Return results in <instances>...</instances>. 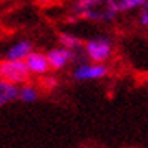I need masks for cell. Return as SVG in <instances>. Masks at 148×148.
<instances>
[{"instance_id":"cell-12","label":"cell","mask_w":148,"mask_h":148,"mask_svg":"<svg viewBox=\"0 0 148 148\" xmlns=\"http://www.w3.org/2000/svg\"><path fill=\"white\" fill-rule=\"evenodd\" d=\"M42 85L47 88V90H52L58 85V80L55 78V77H48V75H43V78H42Z\"/></svg>"},{"instance_id":"cell-7","label":"cell","mask_w":148,"mask_h":148,"mask_svg":"<svg viewBox=\"0 0 148 148\" xmlns=\"http://www.w3.org/2000/svg\"><path fill=\"white\" fill-rule=\"evenodd\" d=\"M34 50V45H32V42L28 40H20L14 43L12 47L7 50V53H5V58L8 60H17V62H23L27 58V55L30 53Z\"/></svg>"},{"instance_id":"cell-10","label":"cell","mask_w":148,"mask_h":148,"mask_svg":"<svg viewBox=\"0 0 148 148\" xmlns=\"http://www.w3.org/2000/svg\"><path fill=\"white\" fill-rule=\"evenodd\" d=\"M38 88L35 85H28V83H23L18 87V98L17 100L23 101V103H34V101L38 100Z\"/></svg>"},{"instance_id":"cell-9","label":"cell","mask_w":148,"mask_h":148,"mask_svg":"<svg viewBox=\"0 0 148 148\" xmlns=\"http://www.w3.org/2000/svg\"><path fill=\"white\" fill-rule=\"evenodd\" d=\"M58 42H60L62 47L68 48V50H72V52H82V48H83V42L80 40V37H77L73 34H60L58 35Z\"/></svg>"},{"instance_id":"cell-5","label":"cell","mask_w":148,"mask_h":148,"mask_svg":"<svg viewBox=\"0 0 148 148\" xmlns=\"http://www.w3.org/2000/svg\"><path fill=\"white\" fill-rule=\"evenodd\" d=\"M45 55H47L48 63H50V70H55V72L63 70L67 65L77 60V52H72V50L62 47V45L50 48Z\"/></svg>"},{"instance_id":"cell-1","label":"cell","mask_w":148,"mask_h":148,"mask_svg":"<svg viewBox=\"0 0 148 148\" xmlns=\"http://www.w3.org/2000/svg\"><path fill=\"white\" fill-rule=\"evenodd\" d=\"M72 14L77 18L92 22H113L118 15L116 0H75Z\"/></svg>"},{"instance_id":"cell-8","label":"cell","mask_w":148,"mask_h":148,"mask_svg":"<svg viewBox=\"0 0 148 148\" xmlns=\"http://www.w3.org/2000/svg\"><path fill=\"white\" fill-rule=\"evenodd\" d=\"M18 98V87L0 78V107H5Z\"/></svg>"},{"instance_id":"cell-4","label":"cell","mask_w":148,"mask_h":148,"mask_svg":"<svg viewBox=\"0 0 148 148\" xmlns=\"http://www.w3.org/2000/svg\"><path fill=\"white\" fill-rule=\"evenodd\" d=\"M108 75V67L105 63L93 62H80L72 72V78L75 82H97Z\"/></svg>"},{"instance_id":"cell-13","label":"cell","mask_w":148,"mask_h":148,"mask_svg":"<svg viewBox=\"0 0 148 148\" xmlns=\"http://www.w3.org/2000/svg\"><path fill=\"white\" fill-rule=\"evenodd\" d=\"M138 25L140 27H148V7L141 8L140 15H138Z\"/></svg>"},{"instance_id":"cell-6","label":"cell","mask_w":148,"mask_h":148,"mask_svg":"<svg viewBox=\"0 0 148 148\" xmlns=\"http://www.w3.org/2000/svg\"><path fill=\"white\" fill-rule=\"evenodd\" d=\"M23 62H25V65H27L30 75L43 77V75H47L48 72H50V63H48L47 55L42 53V52H35V50H32Z\"/></svg>"},{"instance_id":"cell-11","label":"cell","mask_w":148,"mask_h":148,"mask_svg":"<svg viewBox=\"0 0 148 148\" xmlns=\"http://www.w3.org/2000/svg\"><path fill=\"white\" fill-rule=\"evenodd\" d=\"M118 12H132L148 7V0H116Z\"/></svg>"},{"instance_id":"cell-2","label":"cell","mask_w":148,"mask_h":148,"mask_svg":"<svg viewBox=\"0 0 148 148\" xmlns=\"http://www.w3.org/2000/svg\"><path fill=\"white\" fill-rule=\"evenodd\" d=\"M82 52L85 55L88 62L93 63H107L112 55H113V42L107 35H100V37H93L83 43Z\"/></svg>"},{"instance_id":"cell-3","label":"cell","mask_w":148,"mask_h":148,"mask_svg":"<svg viewBox=\"0 0 148 148\" xmlns=\"http://www.w3.org/2000/svg\"><path fill=\"white\" fill-rule=\"evenodd\" d=\"M0 78L5 82H10V83H14L17 87H20V85L28 82L30 72H28L25 62L3 58V60H0Z\"/></svg>"}]
</instances>
